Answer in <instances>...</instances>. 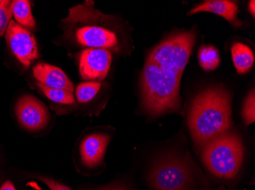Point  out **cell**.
<instances>
[{
	"label": "cell",
	"instance_id": "cell-1",
	"mask_svg": "<svg viewBox=\"0 0 255 190\" xmlns=\"http://www.w3.org/2000/svg\"><path fill=\"white\" fill-rule=\"evenodd\" d=\"M194 31L173 34L149 54L141 77L143 105L152 115L180 108V85L193 45Z\"/></svg>",
	"mask_w": 255,
	"mask_h": 190
},
{
	"label": "cell",
	"instance_id": "cell-2",
	"mask_svg": "<svg viewBox=\"0 0 255 190\" xmlns=\"http://www.w3.org/2000/svg\"><path fill=\"white\" fill-rule=\"evenodd\" d=\"M231 98L225 90L209 88L195 98L189 114L190 133L196 145L228 132L232 124Z\"/></svg>",
	"mask_w": 255,
	"mask_h": 190
},
{
	"label": "cell",
	"instance_id": "cell-3",
	"mask_svg": "<svg viewBox=\"0 0 255 190\" xmlns=\"http://www.w3.org/2000/svg\"><path fill=\"white\" fill-rule=\"evenodd\" d=\"M203 147V164L211 174L223 179L237 176L244 159V147L239 135L226 132Z\"/></svg>",
	"mask_w": 255,
	"mask_h": 190
},
{
	"label": "cell",
	"instance_id": "cell-4",
	"mask_svg": "<svg viewBox=\"0 0 255 190\" xmlns=\"http://www.w3.org/2000/svg\"><path fill=\"white\" fill-rule=\"evenodd\" d=\"M102 14L94 9V2H85L70 9V15L64 20L67 23H81L75 30L77 42L90 48H102L118 51V37L114 31L107 28L100 19Z\"/></svg>",
	"mask_w": 255,
	"mask_h": 190
},
{
	"label": "cell",
	"instance_id": "cell-5",
	"mask_svg": "<svg viewBox=\"0 0 255 190\" xmlns=\"http://www.w3.org/2000/svg\"><path fill=\"white\" fill-rule=\"evenodd\" d=\"M191 172L184 161L178 158L162 160L150 174V181L156 190H187Z\"/></svg>",
	"mask_w": 255,
	"mask_h": 190
},
{
	"label": "cell",
	"instance_id": "cell-6",
	"mask_svg": "<svg viewBox=\"0 0 255 190\" xmlns=\"http://www.w3.org/2000/svg\"><path fill=\"white\" fill-rule=\"evenodd\" d=\"M5 38L11 51L24 66L28 68L38 59V47L33 34L13 20L8 24Z\"/></svg>",
	"mask_w": 255,
	"mask_h": 190
},
{
	"label": "cell",
	"instance_id": "cell-7",
	"mask_svg": "<svg viewBox=\"0 0 255 190\" xmlns=\"http://www.w3.org/2000/svg\"><path fill=\"white\" fill-rule=\"evenodd\" d=\"M15 114L21 127L31 132L45 128L50 120L45 105L31 95H24L18 99Z\"/></svg>",
	"mask_w": 255,
	"mask_h": 190
},
{
	"label": "cell",
	"instance_id": "cell-8",
	"mask_svg": "<svg viewBox=\"0 0 255 190\" xmlns=\"http://www.w3.org/2000/svg\"><path fill=\"white\" fill-rule=\"evenodd\" d=\"M112 63L111 53L102 48H88L80 58V72L84 79L101 80L107 77Z\"/></svg>",
	"mask_w": 255,
	"mask_h": 190
},
{
	"label": "cell",
	"instance_id": "cell-9",
	"mask_svg": "<svg viewBox=\"0 0 255 190\" xmlns=\"http://www.w3.org/2000/svg\"><path fill=\"white\" fill-rule=\"evenodd\" d=\"M110 135L105 133H93L87 135L80 144V157L83 164L94 168L103 162Z\"/></svg>",
	"mask_w": 255,
	"mask_h": 190
},
{
	"label": "cell",
	"instance_id": "cell-10",
	"mask_svg": "<svg viewBox=\"0 0 255 190\" xmlns=\"http://www.w3.org/2000/svg\"><path fill=\"white\" fill-rule=\"evenodd\" d=\"M34 78L46 86L50 88H62L67 91H74V85L61 68L48 65L39 63L33 68Z\"/></svg>",
	"mask_w": 255,
	"mask_h": 190
},
{
	"label": "cell",
	"instance_id": "cell-11",
	"mask_svg": "<svg viewBox=\"0 0 255 190\" xmlns=\"http://www.w3.org/2000/svg\"><path fill=\"white\" fill-rule=\"evenodd\" d=\"M238 11L239 7L235 2L228 0H208L192 8L188 15H192L198 12L208 11L220 15L226 18L232 25L239 27L242 23L238 20Z\"/></svg>",
	"mask_w": 255,
	"mask_h": 190
},
{
	"label": "cell",
	"instance_id": "cell-12",
	"mask_svg": "<svg viewBox=\"0 0 255 190\" xmlns=\"http://www.w3.org/2000/svg\"><path fill=\"white\" fill-rule=\"evenodd\" d=\"M232 56L238 73H247L253 66L255 55L249 46L235 43L232 47Z\"/></svg>",
	"mask_w": 255,
	"mask_h": 190
},
{
	"label": "cell",
	"instance_id": "cell-13",
	"mask_svg": "<svg viewBox=\"0 0 255 190\" xmlns=\"http://www.w3.org/2000/svg\"><path fill=\"white\" fill-rule=\"evenodd\" d=\"M12 15L15 17L18 24L23 27L34 28L35 27V20L31 13L30 2L27 0H15L12 1L11 5Z\"/></svg>",
	"mask_w": 255,
	"mask_h": 190
},
{
	"label": "cell",
	"instance_id": "cell-14",
	"mask_svg": "<svg viewBox=\"0 0 255 190\" xmlns=\"http://www.w3.org/2000/svg\"><path fill=\"white\" fill-rule=\"evenodd\" d=\"M200 66L205 71H213L220 64L219 51L213 46H203L198 54Z\"/></svg>",
	"mask_w": 255,
	"mask_h": 190
},
{
	"label": "cell",
	"instance_id": "cell-15",
	"mask_svg": "<svg viewBox=\"0 0 255 190\" xmlns=\"http://www.w3.org/2000/svg\"><path fill=\"white\" fill-rule=\"evenodd\" d=\"M37 85L45 96L54 102L64 104H72L75 102L74 94L71 91L62 88H50L40 82H37Z\"/></svg>",
	"mask_w": 255,
	"mask_h": 190
},
{
	"label": "cell",
	"instance_id": "cell-16",
	"mask_svg": "<svg viewBox=\"0 0 255 190\" xmlns=\"http://www.w3.org/2000/svg\"><path fill=\"white\" fill-rule=\"evenodd\" d=\"M101 88V83L98 81L84 82L78 85L76 90V95L80 103H87L91 101L97 95Z\"/></svg>",
	"mask_w": 255,
	"mask_h": 190
},
{
	"label": "cell",
	"instance_id": "cell-17",
	"mask_svg": "<svg viewBox=\"0 0 255 190\" xmlns=\"http://www.w3.org/2000/svg\"><path fill=\"white\" fill-rule=\"evenodd\" d=\"M12 1L2 0L0 2V37L6 32L8 24L12 17L11 11Z\"/></svg>",
	"mask_w": 255,
	"mask_h": 190
},
{
	"label": "cell",
	"instance_id": "cell-18",
	"mask_svg": "<svg viewBox=\"0 0 255 190\" xmlns=\"http://www.w3.org/2000/svg\"><path fill=\"white\" fill-rule=\"evenodd\" d=\"M243 118L247 125L253 124L255 121V89L249 94L243 108Z\"/></svg>",
	"mask_w": 255,
	"mask_h": 190
},
{
	"label": "cell",
	"instance_id": "cell-19",
	"mask_svg": "<svg viewBox=\"0 0 255 190\" xmlns=\"http://www.w3.org/2000/svg\"><path fill=\"white\" fill-rule=\"evenodd\" d=\"M39 180H41L46 185L48 186L51 189V190H71V189L66 187L64 184L54 181L51 178H48V177H40Z\"/></svg>",
	"mask_w": 255,
	"mask_h": 190
},
{
	"label": "cell",
	"instance_id": "cell-20",
	"mask_svg": "<svg viewBox=\"0 0 255 190\" xmlns=\"http://www.w3.org/2000/svg\"><path fill=\"white\" fill-rule=\"evenodd\" d=\"M0 190H16L15 189V186L13 185V184L11 182V181H5L3 184H2V187L0 188Z\"/></svg>",
	"mask_w": 255,
	"mask_h": 190
},
{
	"label": "cell",
	"instance_id": "cell-21",
	"mask_svg": "<svg viewBox=\"0 0 255 190\" xmlns=\"http://www.w3.org/2000/svg\"><path fill=\"white\" fill-rule=\"evenodd\" d=\"M99 190H127L124 187L120 186H111V187H105V188L100 189Z\"/></svg>",
	"mask_w": 255,
	"mask_h": 190
},
{
	"label": "cell",
	"instance_id": "cell-22",
	"mask_svg": "<svg viewBox=\"0 0 255 190\" xmlns=\"http://www.w3.org/2000/svg\"><path fill=\"white\" fill-rule=\"evenodd\" d=\"M255 2L254 1V0H252V1H251L250 2H249V10H250L251 12H252V15L253 16H255Z\"/></svg>",
	"mask_w": 255,
	"mask_h": 190
},
{
	"label": "cell",
	"instance_id": "cell-23",
	"mask_svg": "<svg viewBox=\"0 0 255 190\" xmlns=\"http://www.w3.org/2000/svg\"><path fill=\"white\" fill-rule=\"evenodd\" d=\"M222 190V188H219V190Z\"/></svg>",
	"mask_w": 255,
	"mask_h": 190
},
{
	"label": "cell",
	"instance_id": "cell-24",
	"mask_svg": "<svg viewBox=\"0 0 255 190\" xmlns=\"http://www.w3.org/2000/svg\"><path fill=\"white\" fill-rule=\"evenodd\" d=\"M0 2H1V1H0Z\"/></svg>",
	"mask_w": 255,
	"mask_h": 190
}]
</instances>
